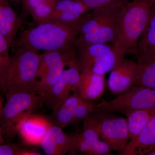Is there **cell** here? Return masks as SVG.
Masks as SVG:
<instances>
[{"label": "cell", "instance_id": "6da1fadb", "mask_svg": "<svg viewBox=\"0 0 155 155\" xmlns=\"http://www.w3.org/2000/svg\"><path fill=\"white\" fill-rule=\"evenodd\" d=\"M82 21L73 24L55 22L39 24L21 32L11 48H28L45 52L75 49Z\"/></svg>", "mask_w": 155, "mask_h": 155}, {"label": "cell", "instance_id": "7a4b0ae2", "mask_svg": "<svg viewBox=\"0 0 155 155\" xmlns=\"http://www.w3.org/2000/svg\"><path fill=\"white\" fill-rule=\"evenodd\" d=\"M154 3L155 0H129L122 9L113 44L123 57L135 53Z\"/></svg>", "mask_w": 155, "mask_h": 155}, {"label": "cell", "instance_id": "3957f363", "mask_svg": "<svg viewBox=\"0 0 155 155\" xmlns=\"http://www.w3.org/2000/svg\"><path fill=\"white\" fill-rule=\"evenodd\" d=\"M128 1L89 11L82 19L77 41L87 44L114 43L119 16Z\"/></svg>", "mask_w": 155, "mask_h": 155}, {"label": "cell", "instance_id": "277c9868", "mask_svg": "<svg viewBox=\"0 0 155 155\" xmlns=\"http://www.w3.org/2000/svg\"><path fill=\"white\" fill-rule=\"evenodd\" d=\"M13 50L3 92L5 95L15 92L36 93L41 54L28 48Z\"/></svg>", "mask_w": 155, "mask_h": 155}, {"label": "cell", "instance_id": "5b68a950", "mask_svg": "<svg viewBox=\"0 0 155 155\" xmlns=\"http://www.w3.org/2000/svg\"><path fill=\"white\" fill-rule=\"evenodd\" d=\"M7 100L0 110V127L4 140L11 142L22 122L33 114L43 101L34 92H15L6 95Z\"/></svg>", "mask_w": 155, "mask_h": 155}, {"label": "cell", "instance_id": "8992f818", "mask_svg": "<svg viewBox=\"0 0 155 155\" xmlns=\"http://www.w3.org/2000/svg\"><path fill=\"white\" fill-rule=\"evenodd\" d=\"M83 126L95 131L111 150L120 153L130 140L127 118L114 113L95 111L84 119Z\"/></svg>", "mask_w": 155, "mask_h": 155}, {"label": "cell", "instance_id": "52a82bcc", "mask_svg": "<svg viewBox=\"0 0 155 155\" xmlns=\"http://www.w3.org/2000/svg\"><path fill=\"white\" fill-rule=\"evenodd\" d=\"M77 58L76 49L45 52L41 55L36 93L45 101L61 78L64 68Z\"/></svg>", "mask_w": 155, "mask_h": 155}, {"label": "cell", "instance_id": "ba28073f", "mask_svg": "<svg viewBox=\"0 0 155 155\" xmlns=\"http://www.w3.org/2000/svg\"><path fill=\"white\" fill-rule=\"evenodd\" d=\"M155 107V88L133 86L110 101L102 100L95 111L118 113L128 117L139 110Z\"/></svg>", "mask_w": 155, "mask_h": 155}, {"label": "cell", "instance_id": "9c48e42d", "mask_svg": "<svg viewBox=\"0 0 155 155\" xmlns=\"http://www.w3.org/2000/svg\"><path fill=\"white\" fill-rule=\"evenodd\" d=\"M76 55L80 68L87 67L95 73L105 75L124 58L113 44H87L76 41Z\"/></svg>", "mask_w": 155, "mask_h": 155}, {"label": "cell", "instance_id": "30bf717a", "mask_svg": "<svg viewBox=\"0 0 155 155\" xmlns=\"http://www.w3.org/2000/svg\"><path fill=\"white\" fill-rule=\"evenodd\" d=\"M70 149L69 153H82L89 155H111L108 144L100 139L98 134L90 128H83L78 134L69 135Z\"/></svg>", "mask_w": 155, "mask_h": 155}, {"label": "cell", "instance_id": "8fae6325", "mask_svg": "<svg viewBox=\"0 0 155 155\" xmlns=\"http://www.w3.org/2000/svg\"><path fill=\"white\" fill-rule=\"evenodd\" d=\"M138 65L125 57L121 58L111 71L108 86L113 93L119 94L134 86Z\"/></svg>", "mask_w": 155, "mask_h": 155}, {"label": "cell", "instance_id": "7c38bea8", "mask_svg": "<svg viewBox=\"0 0 155 155\" xmlns=\"http://www.w3.org/2000/svg\"><path fill=\"white\" fill-rule=\"evenodd\" d=\"M90 11L81 0H59L47 22L75 24L81 21Z\"/></svg>", "mask_w": 155, "mask_h": 155}, {"label": "cell", "instance_id": "4fadbf2b", "mask_svg": "<svg viewBox=\"0 0 155 155\" xmlns=\"http://www.w3.org/2000/svg\"><path fill=\"white\" fill-rule=\"evenodd\" d=\"M51 124L45 117L32 114L22 122L18 134L26 144L40 145Z\"/></svg>", "mask_w": 155, "mask_h": 155}, {"label": "cell", "instance_id": "5bb4252c", "mask_svg": "<svg viewBox=\"0 0 155 155\" xmlns=\"http://www.w3.org/2000/svg\"><path fill=\"white\" fill-rule=\"evenodd\" d=\"M134 54L137 64L140 66L145 65L155 58V7L154 6Z\"/></svg>", "mask_w": 155, "mask_h": 155}, {"label": "cell", "instance_id": "9a60e30c", "mask_svg": "<svg viewBox=\"0 0 155 155\" xmlns=\"http://www.w3.org/2000/svg\"><path fill=\"white\" fill-rule=\"evenodd\" d=\"M155 148V116L138 135L119 153L121 155H147Z\"/></svg>", "mask_w": 155, "mask_h": 155}, {"label": "cell", "instance_id": "2e32d148", "mask_svg": "<svg viewBox=\"0 0 155 155\" xmlns=\"http://www.w3.org/2000/svg\"><path fill=\"white\" fill-rule=\"evenodd\" d=\"M78 92L83 99L94 101L99 98L104 91L105 75L94 72L90 68H80Z\"/></svg>", "mask_w": 155, "mask_h": 155}, {"label": "cell", "instance_id": "e0dca14e", "mask_svg": "<svg viewBox=\"0 0 155 155\" xmlns=\"http://www.w3.org/2000/svg\"><path fill=\"white\" fill-rule=\"evenodd\" d=\"M40 146L45 154L66 155L70 149V137L61 127L52 124Z\"/></svg>", "mask_w": 155, "mask_h": 155}, {"label": "cell", "instance_id": "ac0fdd59", "mask_svg": "<svg viewBox=\"0 0 155 155\" xmlns=\"http://www.w3.org/2000/svg\"><path fill=\"white\" fill-rule=\"evenodd\" d=\"M21 24L20 18L11 7L10 1L0 0V32L11 47Z\"/></svg>", "mask_w": 155, "mask_h": 155}, {"label": "cell", "instance_id": "d6986e66", "mask_svg": "<svg viewBox=\"0 0 155 155\" xmlns=\"http://www.w3.org/2000/svg\"><path fill=\"white\" fill-rule=\"evenodd\" d=\"M155 116V107H154L134 111L127 117L130 141L138 135L143 128Z\"/></svg>", "mask_w": 155, "mask_h": 155}, {"label": "cell", "instance_id": "ffe728a7", "mask_svg": "<svg viewBox=\"0 0 155 155\" xmlns=\"http://www.w3.org/2000/svg\"><path fill=\"white\" fill-rule=\"evenodd\" d=\"M70 93L67 70L64 69L60 79L53 87L48 97L45 101L47 103L53 111H54L70 95Z\"/></svg>", "mask_w": 155, "mask_h": 155}, {"label": "cell", "instance_id": "44dd1931", "mask_svg": "<svg viewBox=\"0 0 155 155\" xmlns=\"http://www.w3.org/2000/svg\"><path fill=\"white\" fill-rule=\"evenodd\" d=\"M133 86L155 88V58L143 66L138 65V71Z\"/></svg>", "mask_w": 155, "mask_h": 155}, {"label": "cell", "instance_id": "7402d4cb", "mask_svg": "<svg viewBox=\"0 0 155 155\" xmlns=\"http://www.w3.org/2000/svg\"><path fill=\"white\" fill-rule=\"evenodd\" d=\"M10 48L7 39L0 32V89L3 91L11 59Z\"/></svg>", "mask_w": 155, "mask_h": 155}, {"label": "cell", "instance_id": "603a6c76", "mask_svg": "<svg viewBox=\"0 0 155 155\" xmlns=\"http://www.w3.org/2000/svg\"><path fill=\"white\" fill-rule=\"evenodd\" d=\"M53 111L56 124L61 128L67 127L74 123L73 110L60 106Z\"/></svg>", "mask_w": 155, "mask_h": 155}, {"label": "cell", "instance_id": "cb8c5ba5", "mask_svg": "<svg viewBox=\"0 0 155 155\" xmlns=\"http://www.w3.org/2000/svg\"><path fill=\"white\" fill-rule=\"evenodd\" d=\"M91 101L84 99L74 108L73 110L74 123L83 120L89 114L95 111L97 104Z\"/></svg>", "mask_w": 155, "mask_h": 155}, {"label": "cell", "instance_id": "d4e9b609", "mask_svg": "<svg viewBox=\"0 0 155 155\" xmlns=\"http://www.w3.org/2000/svg\"><path fill=\"white\" fill-rule=\"evenodd\" d=\"M30 150L22 148L16 143L9 142L0 144V155H29Z\"/></svg>", "mask_w": 155, "mask_h": 155}, {"label": "cell", "instance_id": "484cf974", "mask_svg": "<svg viewBox=\"0 0 155 155\" xmlns=\"http://www.w3.org/2000/svg\"><path fill=\"white\" fill-rule=\"evenodd\" d=\"M90 9L94 10L126 0H81Z\"/></svg>", "mask_w": 155, "mask_h": 155}, {"label": "cell", "instance_id": "4316f807", "mask_svg": "<svg viewBox=\"0 0 155 155\" xmlns=\"http://www.w3.org/2000/svg\"><path fill=\"white\" fill-rule=\"evenodd\" d=\"M84 99L81 96L78 92L73 93V94L70 95L64 100L61 106L73 110Z\"/></svg>", "mask_w": 155, "mask_h": 155}, {"label": "cell", "instance_id": "83f0119b", "mask_svg": "<svg viewBox=\"0 0 155 155\" xmlns=\"http://www.w3.org/2000/svg\"><path fill=\"white\" fill-rule=\"evenodd\" d=\"M4 141L5 140H4V137H3L1 127H0V144H2Z\"/></svg>", "mask_w": 155, "mask_h": 155}, {"label": "cell", "instance_id": "f1b7e54d", "mask_svg": "<svg viewBox=\"0 0 155 155\" xmlns=\"http://www.w3.org/2000/svg\"><path fill=\"white\" fill-rule=\"evenodd\" d=\"M9 1L11 2L16 4V5L19 4L20 2H22V0H9Z\"/></svg>", "mask_w": 155, "mask_h": 155}, {"label": "cell", "instance_id": "f546056e", "mask_svg": "<svg viewBox=\"0 0 155 155\" xmlns=\"http://www.w3.org/2000/svg\"><path fill=\"white\" fill-rule=\"evenodd\" d=\"M2 101H1V98H0V110H1L2 107Z\"/></svg>", "mask_w": 155, "mask_h": 155}, {"label": "cell", "instance_id": "4dcf8cb0", "mask_svg": "<svg viewBox=\"0 0 155 155\" xmlns=\"http://www.w3.org/2000/svg\"><path fill=\"white\" fill-rule=\"evenodd\" d=\"M154 7H155V3H154Z\"/></svg>", "mask_w": 155, "mask_h": 155}, {"label": "cell", "instance_id": "1f68e13d", "mask_svg": "<svg viewBox=\"0 0 155 155\" xmlns=\"http://www.w3.org/2000/svg\"><path fill=\"white\" fill-rule=\"evenodd\" d=\"M24 1V0H22V1Z\"/></svg>", "mask_w": 155, "mask_h": 155}]
</instances>
